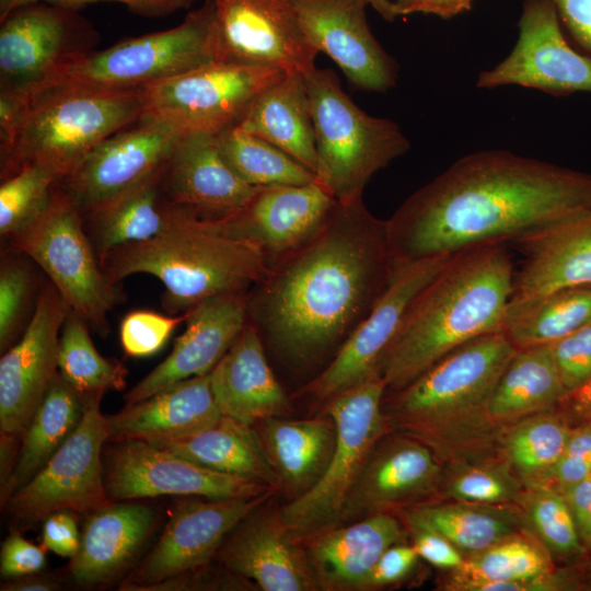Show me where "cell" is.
Masks as SVG:
<instances>
[{
	"label": "cell",
	"instance_id": "obj_1",
	"mask_svg": "<svg viewBox=\"0 0 591 591\" xmlns=\"http://www.w3.org/2000/svg\"><path fill=\"white\" fill-rule=\"evenodd\" d=\"M591 209V174L507 150L466 154L387 221L396 263L518 243Z\"/></svg>",
	"mask_w": 591,
	"mask_h": 591
},
{
	"label": "cell",
	"instance_id": "obj_2",
	"mask_svg": "<svg viewBox=\"0 0 591 591\" xmlns=\"http://www.w3.org/2000/svg\"><path fill=\"white\" fill-rule=\"evenodd\" d=\"M395 266L387 221L374 217L362 197L337 201L323 230L274 264L250 292L248 320L287 361L312 363L338 351Z\"/></svg>",
	"mask_w": 591,
	"mask_h": 591
},
{
	"label": "cell",
	"instance_id": "obj_3",
	"mask_svg": "<svg viewBox=\"0 0 591 591\" xmlns=\"http://www.w3.org/2000/svg\"><path fill=\"white\" fill-rule=\"evenodd\" d=\"M517 349L503 332L457 347L384 397L390 431L427 445L443 467L499 454L506 427L491 418L489 405Z\"/></svg>",
	"mask_w": 591,
	"mask_h": 591
},
{
	"label": "cell",
	"instance_id": "obj_4",
	"mask_svg": "<svg viewBox=\"0 0 591 591\" xmlns=\"http://www.w3.org/2000/svg\"><path fill=\"white\" fill-rule=\"evenodd\" d=\"M513 280L505 244L456 254L414 299L387 349L380 367L386 392L405 387L463 344L503 332Z\"/></svg>",
	"mask_w": 591,
	"mask_h": 591
},
{
	"label": "cell",
	"instance_id": "obj_5",
	"mask_svg": "<svg viewBox=\"0 0 591 591\" xmlns=\"http://www.w3.org/2000/svg\"><path fill=\"white\" fill-rule=\"evenodd\" d=\"M100 264L116 286L136 274L158 278L165 288L163 306L171 314L185 313L216 296L250 292L270 273L263 250L227 218L177 205L157 236L117 247Z\"/></svg>",
	"mask_w": 591,
	"mask_h": 591
},
{
	"label": "cell",
	"instance_id": "obj_6",
	"mask_svg": "<svg viewBox=\"0 0 591 591\" xmlns=\"http://www.w3.org/2000/svg\"><path fill=\"white\" fill-rule=\"evenodd\" d=\"M142 89H51L20 102L16 120L0 137L1 179L37 164L61 181L103 140L142 118Z\"/></svg>",
	"mask_w": 591,
	"mask_h": 591
},
{
	"label": "cell",
	"instance_id": "obj_7",
	"mask_svg": "<svg viewBox=\"0 0 591 591\" xmlns=\"http://www.w3.org/2000/svg\"><path fill=\"white\" fill-rule=\"evenodd\" d=\"M213 62H220L216 7L213 0H206L181 24L94 50L53 74L30 95L51 89L140 90Z\"/></svg>",
	"mask_w": 591,
	"mask_h": 591
},
{
	"label": "cell",
	"instance_id": "obj_8",
	"mask_svg": "<svg viewBox=\"0 0 591 591\" xmlns=\"http://www.w3.org/2000/svg\"><path fill=\"white\" fill-rule=\"evenodd\" d=\"M314 124L317 178L337 201L362 197L370 178L410 147L393 120L363 112L343 90L335 72L304 74Z\"/></svg>",
	"mask_w": 591,
	"mask_h": 591
},
{
	"label": "cell",
	"instance_id": "obj_9",
	"mask_svg": "<svg viewBox=\"0 0 591 591\" xmlns=\"http://www.w3.org/2000/svg\"><path fill=\"white\" fill-rule=\"evenodd\" d=\"M386 384L368 379L332 396L324 413L336 426L331 460L318 482L279 509L286 525L301 540L338 524L352 486L382 437L391 432L383 413Z\"/></svg>",
	"mask_w": 591,
	"mask_h": 591
},
{
	"label": "cell",
	"instance_id": "obj_10",
	"mask_svg": "<svg viewBox=\"0 0 591 591\" xmlns=\"http://www.w3.org/2000/svg\"><path fill=\"white\" fill-rule=\"evenodd\" d=\"M9 240L42 268L70 311L100 333L108 331L107 315L123 294L104 275L82 215L58 184L47 209Z\"/></svg>",
	"mask_w": 591,
	"mask_h": 591
},
{
	"label": "cell",
	"instance_id": "obj_11",
	"mask_svg": "<svg viewBox=\"0 0 591 591\" xmlns=\"http://www.w3.org/2000/svg\"><path fill=\"white\" fill-rule=\"evenodd\" d=\"M70 312L55 286L46 283L36 297L20 338L0 359L1 484L16 460L23 434L59 373L62 325Z\"/></svg>",
	"mask_w": 591,
	"mask_h": 591
},
{
	"label": "cell",
	"instance_id": "obj_12",
	"mask_svg": "<svg viewBox=\"0 0 591 591\" xmlns=\"http://www.w3.org/2000/svg\"><path fill=\"white\" fill-rule=\"evenodd\" d=\"M285 74L273 67L213 62L143 88L142 118L184 136L218 135L236 125L253 101Z\"/></svg>",
	"mask_w": 591,
	"mask_h": 591
},
{
	"label": "cell",
	"instance_id": "obj_13",
	"mask_svg": "<svg viewBox=\"0 0 591 591\" xmlns=\"http://www.w3.org/2000/svg\"><path fill=\"white\" fill-rule=\"evenodd\" d=\"M0 95L25 100L59 70L96 50L100 35L78 10L47 2L0 19Z\"/></svg>",
	"mask_w": 591,
	"mask_h": 591
},
{
	"label": "cell",
	"instance_id": "obj_14",
	"mask_svg": "<svg viewBox=\"0 0 591 591\" xmlns=\"http://www.w3.org/2000/svg\"><path fill=\"white\" fill-rule=\"evenodd\" d=\"M103 394L89 396L76 430L50 460L4 503L16 521L37 522L56 511L91 513L111 502L104 480L102 449L108 442Z\"/></svg>",
	"mask_w": 591,
	"mask_h": 591
},
{
	"label": "cell",
	"instance_id": "obj_15",
	"mask_svg": "<svg viewBox=\"0 0 591 591\" xmlns=\"http://www.w3.org/2000/svg\"><path fill=\"white\" fill-rule=\"evenodd\" d=\"M455 255L396 263L381 298L305 392L317 402H326L348 387L380 376L382 360L414 299Z\"/></svg>",
	"mask_w": 591,
	"mask_h": 591
},
{
	"label": "cell",
	"instance_id": "obj_16",
	"mask_svg": "<svg viewBox=\"0 0 591 591\" xmlns=\"http://www.w3.org/2000/svg\"><path fill=\"white\" fill-rule=\"evenodd\" d=\"M511 51L482 71L478 89L519 85L565 96L591 93V56L568 39L549 0H524Z\"/></svg>",
	"mask_w": 591,
	"mask_h": 591
},
{
	"label": "cell",
	"instance_id": "obj_17",
	"mask_svg": "<svg viewBox=\"0 0 591 591\" xmlns=\"http://www.w3.org/2000/svg\"><path fill=\"white\" fill-rule=\"evenodd\" d=\"M104 480L111 501L171 495L211 499L255 497L276 490L258 482L202 466L141 440L113 442Z\"/></svg>",
	"mask_w": 591,
	"mask_h": 591
},
{
	"label": "cell",
	"instance_id": "obj_18",
	"mask_svg": "<svg viewBox=\"0 0 591 591\" xmlns=\"http://www.w3.org/2000/svg\"><path fill=\"white\" fill-rule=\"evenodd\" d=\"M183 136L141 118L97 144L58 187L85 216L162 172Z\"/></svg>",
	"mask_w": 591,
	"mask_h": 591
},
{
	"label": "cell",
	"instance_id": "obj_19",
	"mask_svg": "<svg viewBox=\"0 0 591 591\" xmlns=\"http://www.w3.org/2000/svg\"><path fill=\"white\" fill-rule=\"evenodd\" d=\"M271 494L220 499L183 497L173 507L154 547L119 589L143 591L148 586L208 565L232 530Z\"/></svg>",
	"mask_w": 591,
	"mask_h": 591
},
{
	"label": "cell",
	"instance_id": "obj_20",
	"mask_svg": "<svg viewBox=\"0 0 591 591\" xmlns=\"http://www.w3.org/2000/svg\"><path fill=\"white\" fill-rule=\"evenodd\" d=\"M220 62L308 73L318 51L286 0H213Z\"/></svg>",
	"mask_w": 591,
	"mask_h": 591
},
{
	"label": "cell",
	"instance_id": "obj_21",
	"mask_svg": "<svg viewBox=\"0 0 591 591\" xmlns=\"http://www.w3.org/2000/svg\"><path fill=\"white\" fill-rule=\"evenodd\" d=\"M309 43L327 55L349 82L368 92H387L398 65L372 34L368 0H286Z\"/></svg>",
	"mask_w": 591,
	"mask_h": 591
},
{
	"label": "cell",
	"instance_id": "obj_22",
	"mask_svg": "<svg viewBox=\"0 0 591 591\" xmlns=\"http://www.w3.org/2000/svg\"><path fill=\"white\" fill-rule=\"evenodd\" d=\"M443 465L420 441L386 433L371 452L345 501L339 522L402 511L440 493Z\"/></svg>",
	"mask_w": 591,
	"mask_h": 591
},
{
	"label": "cell",
	"instance_id": "obj_23",
	"mask_svg": "<svg viewBox=\"0 0 591 591\" xmlns=\"http://www.w3.org/2000/svg\"><path fill=\"white\" fill-rule=\"evenodd\" d=\"M336 204L320 179L304 185L263 186L242 209L224 218L263 250L271 268L316 236Z\"/></svg>",
	"mask_w": 591,
	"mask_h": 591
},
{
	"label": "cell",
	"instance_id": "obj_24",
	"mask_svg": "<svg viewBox=\"0 0 591 591\" xmlns=\"http://www.w3.org/2000/svg\"><path fill=\"white\" fill-rule=\"evenodd\" d=\"M250 292L209 298L187 311L186 328L170 355L125 395L142 401L186 379L211 372L248 321Z\"/></svg>",
	"mask_w": 591,
	"mask_h": 591
},
{
	"label": "cell",
	"instance_id": "obj_25",
	"mask_svg": "<svg viewBox=\"0 0 591 591\" xmlns=\"http://www.w3.org/2000/svg\"><path fill=\"white\" fill-rule=\"evenodd\" d=\"M259 508L223 542L218 552L223 567L252 580L263 591L318 590L303 540L286 525L279 510L267 512Z\"/></svg>",
	"mask_w": 591,
	"mask_h": 591
},
{
	"label": "cell",
	"instance_id": "obj_26",
	"mask_svg": "<svg viewBox=\"0 0 591 591\" xmlns=\"http://www.w3.org/2000/svg\"><path fill=\"white\" fill-rule=\"evenodd\" d=\"M405 536L396 515L381 512L326 528L303 543L318 590L359 591L381 555Z\"/></svg>",
	"mask_w": 591,
	"mask_h": 591
},
{
	"label": "cell",
	"instance_id": "obj_27",
	"mask_svg": "<svg viewBox=\"0 0 591 591\" xmlns=\"http://www.w3.org/2000/svg\"><path fill=\"white\" fill-rule=\"evenodd\" d=\"M160 186L173 205L210 217H228L256 193L223 160L216 135H185L164 167Z\"/></svg>",
	"mask_w": 591,
	"mask_h": 591
},
{
	"label": "cell",
	"instance_id": "obj_28",
	"mask_svg": "<svg viewBox=\"0 0 591 591\" xmlns=\"http://www.w3.org/2000/svg\"><path fill=\"white\" fill-rule=\"evenodd\" d=\"M209 374L223 416L256 426L291 415L290 399L267 362L262 335L250 321Z\"/></svg>",
	"mask_w": 591,
	"mask_h": 591
},
{
	"label": "cell",
	"instance_id": "obj_29",
	"mask_svg": "<svg viewBox=\"0 0 591 591\" xmlns=\"http://www.w3.org/2000/svg\"><path fill=\"white\" fill-rule=\"evenodd\" d=\"M525 254L509 301L591 286V209L517 243Z\"/></svg>",
	"mask_w": 591,
	"mask_h": 591
},
{
	"label": "cell",
	"instance_id": "obj_30",
	"mask_svg": "<svg viewBox=\"0 0 591 591\" xmlns=\"http://www.w3.org/2000/svg\"><path fill=\"white\" fill-rule=\"evenodd\" d=\"M221 416L210 374L197 375L106 416L108 441L178 438L204 429Z\"/></svg>",
	"mask_w": 591,
	"mask_h": 591
},
{
	"label": "cell",
	"instance_id": "obj_31",
	"mask_svg": "<svg viewBox=\"0 0 591 591\" xmlns=\"http://www.w3.org/2000/svg\"><path fill=\"white\" fill-rule=\"evenodd\" d=\"M155 518L153 509L131 501H111L89 513L69 565L72 579L83 586L114 579L140 551Z\"/></svg>",
	"mask_w": 591,
	"mask_h": 591
},
{
	"label": "cell",
	"instance_id": "obj_32",
	"mask_svg": "<svg viewBox=\"0 0 591 591\" xmlns=\"http://www.w3.org/2000/svg\"><path fill=\"white\" fill-rule=\"evenodd\" d=\"M236 126L279 148L317 176L314 124L303 73H286L264 90Z\"/></svg>",
	"mask_w": 591,
	"mask_h": 591
},
{
	"label": "cell",
	"instance_id": "obj_33",
	"mask_svg": "<svg viewBox=\"0 0 591 591\" xmlns=\"http://www.w3.org/2000/svg\"><path fill=\"white\" fill-rule=\"evenodd\" d=\"M257 429L282 487L292 499L310 490L331 460L336 426L326 414L313 419L271 417Z\"/></svg>",
	"mask_w": 591,
	"mask_h": 591
},
{
	"label": "cell",
	"instance_id": "obj_34",
	"mask_svg": "<svg viewBox=\"0 0 591 591\" xmlns=\"http://www.w3.org/2000/svg\"><path fill=\"white\" fill-rule=\"evenodd\" d=\"M150 443L211 470L280 488L257 429L236 419L222 415L194 433Z\"/></svg>",
	"mask_w": 591,
	"mask_h": 591
},
{
	"label": "cell",
	"instance_id": "obj_35",
	"mask_svg": "<svg viewBox=\"0 0 591 591\" xmlns=\"http://www.w3.org/2000/svg\"><path fill=\"white\" fill-rule=\"evenodd\" d=\"M162 172L82 216L99 260L117 247L148 241L166 228L175 205L162 193Z\"/></svg>",
	"mask_w": 591,
	"mask_h": 591
},
{
	"label": "cell",
	"instance_id": "obj_36",
	"mask_svg": "<svg viewBox=\"0 0 591 591\" xmlns=\"http://www.w3.org/2000/svg\"><path fill=\"white\" fill-rule=\"evenodd\" d=\"M89 396L78 392L58 373L23 434L14 466L1 485L2 507L76 430Z\"/></svg>",
	"mask_w": 591,
	"mask_h": 591
},
{
	"label": "cell",
	"instance_id": "obj_37",
	"mask_svg": "<svg viewBox=\"0 0 591 591\" xmlns=\"http://www.w3.org/2000/svg\"><path fill=\"white\" fill-rule=\"evenodd\" d=\"M508 506L430 501L402 510L401 517L408 530L439 534L466 557L521 532V515Z\"/></svg>",
	"mask_w": 591,
	"mask_h": 591
},
{
	"label": "cell",
	"instance_id": "obj_38",
	"mask_svg": "<svg viewBox=\"0 0 591 591\" xmlns=\"http://www.w3.org/2000/svg\"><path fill=\"white\" fill-rule=\"evenodd\" d=\"M567 393L552 347L518 348L493 393L489 413L501 427L556 408Z\"/></svg>",
	"mask_w": 591,
	"mask_h": 591
},
{
	"label": "cell",
	"instance_id": "obj_39",
	"mask_svg": "<svg viewBox=\"0 0 591 591\" xmlns=\"http://www.w3.org/2000/svg\"><path fill=\"white\" fill-rule=\"evenodd\" d=\"M591 323V286L509 301L503 333L517 348L549 345Z\"/></svg>",
	"mask_w": 591,
	"mask_h": 591
},
{
	"label": "cell",
	"instance_id": "obj_40",
	"mask_svg": "<svg viewBox=\"0 0 591 591\" xmlns=\"http://www.w3.org/2000/svg\"><path fill=\"white\" fill-rule=\"evenodd\" d=\"M551 577L554 575L546 548L520 532L464 557L440 589L457 591L472 582H529Z\"/></svg>",
	"mask_w": 591,
	"mask_h": 591
},
{
	"label": "cell",
	"instance_id": "obj_41",
	"mask_svg": "<svg viewBox=\"0 0 591 591\" xmlns=\"http://www.w3.org/2000/svg\"><path fill=\"white\" fill-rule=\"evenodd\" d=\"M572 430L555 409L534 414L505 428L500 452L524 485L530 486L560 459Z\"/></svg>",
	"mask_w": 591,
	"mask_h": 591
},
{
	"label": "cell",
	"instance_id": "obj_42",
	"mask_svg": "<svg viewBox=\"0 0 591 591\" xmlns=\"http://www.w3.org/2000/svg\"><path fill=\"white\" fill-rule=\"evenodd\" d=\"M216 139L225 163L252 186L304 185L318 179L296 159L236 125Z\"/></svg>",
	"mask_w": 591,
	"mask_h": 591
},
{
	"label": "cell",
	"instance_id": "obj_43",
	"mask_svg": "<svg viewBox=\"0 0 591 591\" xmlns=\"http://www.w3.org/2000/svg\"><path fill=\"white\" fill-rule=\"evenodd\" d=\"M58 368L63 380L84 395L121 390L126 384L127 370L97 351L88 323L72 311L61 328Z\"/></svg>",
	"mask_w": 591,
	"mask_h": 591
},
{
	"label": "cell",
	"instance_id": "obj_44",
	"mask_svg": "<svg viewBox=\"0 0 591 591\" xmlns=\"http://www.w3.org/2000/svg\"><path fill=\"white\" fill-rule=\"evenodd\" d=\"M525 490L501 453L443 467L440 487L450 500L486 506L521 502Z\"/></svg>",
	"mask_w": 591,
	"mask_h": 591
},
{
	"label": "cell",
	"instance_id": "obj_45",
	"mask_svg": "<svg viewBox=\"0 0 591 591\" xmlns=\"http://www.w3.org/2000/svg\"><path fill=\"white\" fill-rule=\"evenodd\" d=\"M59 177L31 164L1 179L0 233L11 239L36 220L49 206Z\"/></svg>",
	"mask_w": 591,
	"mask_h": 591
},
{
	"label": "cell",
	"instance_id": "obj_46",
	"mask_svg": "<svg viewBox=\"0 0 591 591\" xmlns=\"http://www.w3.org/2000/svg\"><path fill=\"white\" fill-rule=\"evenodd\" d=\"M521 503L548 553L571 556L582 551L575 519L561 493L548 487H526Z\"/></svg>",
	"mask_w": 591,
	"mask_h": 591
},
{
	"label": "cell",
	"instance_id": "obj_47",
	"mask_svg": "<svg viewBox=\"0 0 591 591\" xmlns=\"http://www.w3.org/2000/svg\"><path fill=\"white\" fill-rule=\"evenodd\" d=\"M34 275L26 262L9 256L0 268V350L4 352L21 336L34 294ZM26 326V325H24Z\"/></svg>",
	"mask_w": 591,
	"mask_h": 591
},
{
	"label": "cell",
	"instance_id": "obj_48",
	"mask_svg": "<svg viewBox=\"0 0 591 591\" xmlns=\"http://www.w3.org/2000/svg\"><path fill=\"white\" fill-rule=\"evenodd\" d=\"M186 318L187 312L176 316L148 310L131 311L119 326L123 350L135 358L152 356L164 347L174 329Z\"/></svg>",
	"mask_w": 591,
	"mask_h": 591
},
{
	"label": "cell",
	"instance_id": "obj_49",
	"mask_svg": "<svg viewBox=\"0 0 591 591\" xmlns=\"http://www.w3.org/2000/svg\"><path fill=\"white\" fill-rule=\"evenodd\" d=\"M551 347L567 392L591 380V323L554 341Z\"/></svg>",
	"mask_w": 591,
	"mask_h": 591
},
{
	"label": "cell",
	"instance_id": "obj_50",
	"mask_svg": "<svg viewBox=\"0 0 591 591\" xmlns=\"http://www.w3.org/2000/svg\"><path fill=\"white\" fill-rule=\"evenodd\" d=\"M45 547L26 540L19 531L11 530L1 544L0 573L13 579L42 571L45 566Z\"/></svg>",
	"mask_w": 591,
	"mask_h": 591
},
{
	"label": "cell",
	"instance_id": "obj_51",
	"mask_svg": "<svg viewBox=\"0 0 591 591\" xmlns=\"http://www.w3.org/2000/svg\"><path fill=\"white\" fill-rule=\"evenodd\" d=\"M196 1L197 0H0V19L19 7L34 2H47L74 10H79L83 5L95 2H117L124 4L136 14L155 18L187 9Z\"/></svg>",
	"mask_w": 591,
	"mask_h": 591
},
{
	"label": "cell",
	"instance_id": "obj_52",
	"mask_svg": "<svg viewBox=\"0 0 591 591\" xmlns=\"http://www.w3.org/2000/svg\"><path fill=\"white\" fill-rule=\"evenodd\" d=\"M419 558L415 547L404 542L390 546L379 558L368 579L366 590L399 582L415 567Z\"/></svg>",
	"mask_w": 591,
	"mask_h": 591
},
{
	"label": "cell",
	"instance_id": "obj_53",
	"mask_svg": "<svg viewBox=\"0 0 591 591\" xmlns=\"http://www.w3.org/2000/svg\"><path fill=\"white\" fill-rule=\"evenodd\" d=\"M81 534L73 512L56 511L44 519L42 545L54 554L72 558L79 551Z\"/></svg>",
	"mask_w": 591,
	"mask_h": 591
},
{
	"label": "cell",
	"instance_id": "obj_54",
	"mask_svg": "<svg viewBox=\"0 0 591 591\" xmlns=\"http://www.w3.org/2000/svg\"><path fill=\"white\" fill-rule=\"evenodd\" d=\"M570 43L591 56V0H549Z\"/></svg>",
	"mask_w": 591,
	"mask_h": 591
},
{
	"label": "cell",
	"instance_id": "obj_55",
	"mask_svg": "<svg viewBox=\"0 0 591 591\" xmlns=\"http://www.w3.org/2000/svg\"><path fill=\"white\" fill-rule=\"evenodd\" d=\"M413 535V546L418 556L434 567L448 570L459 568L463 554L439 534L426 530H408Z\"/></svg>",
	"mask_w": 591,
	"mask_h": 591
},
{
	"label": "cell",
	"instance_id": "obj_56",
	"mask_svg": "<svg viewBox=\"0 0 591 591\" xmlns=\"http://www.w3.org/2000/svg\"><path fill=\"white\" fill-rule=\"evenodd\" d=\"M575 519L581 543L591 548V477L560 490Z\"/></svg>",
	"mask_w": 591,
	"mask_h": 591
},
{
	"label": "cell",
	"instance_id": "obj_57",
	"mask_svg": "<svg viewBox=\"0 0 591 591\" xmlns=\"http://www.w3.org/2000/svg\"><path fill=\"white\" fill-rule=\"evenodd\" d=\"M474 0H398L397 15L415 13L450 19L471 9Z\"/></svg>",
	"mask_w": 591,
	"mask_h": 591
},
{
	"label": "cell",
	"instance_id": "obj_58",
	"mask_svg": "<svg viewBox=\"0 0 591 591\" xmlns=\"http://www.w3.org/2000/svg\"><path fill=\"white\" fill-rule=\"evenodd\" d=\"M555 410H557L571 427L591 422V380L580 387L567 392Z\"/></svg>",
	"mask_w": 591,
	"mask_h": 591
},
{
	"label": "cell",
	"instance_id": "obj_59",
	"mask_svg": "<svg viewBox=\"0 0 591 591\" xmlns=\"http://www.w3.org/2000/svg\"><path fill=\"white\" fill-rule=\"evenodd\" d=\"M61 589L59 579L42 571L22 577L5 579L1 583V591H56Z\"/></svg>",
	"mask_w": 591,
	"mask_h": 591
},
{
	"label": "cell",
	"instance_id": "obj_60",
	"mask_svg": "<svg viewBox=\"0 0 591 591\" xmlns=\"http://www.w3.org/2000/svg\"><path fill=\"white\" fill-rule=\"evenodd\" d=\"M591 452V422L573 427L564 454Z\"/></svg>",
	"mask_w": 591,
	"mask_h": 591
},
{
	"label": "cell",
	"instance_id": "obj_61",
	"mask_svg": "<svg viewBox=\"0 0 591 591\" xmlns=\"http://www.w3.org/2000/svg\"><path fill=\"white\" fill-rule=\"evenodd\" d=\"M368 2L384 20L393 22L398 18V0H368Z\"/></svg>",
	"mask_w": 591,
	"mask_h": 591
}]
</instances>
